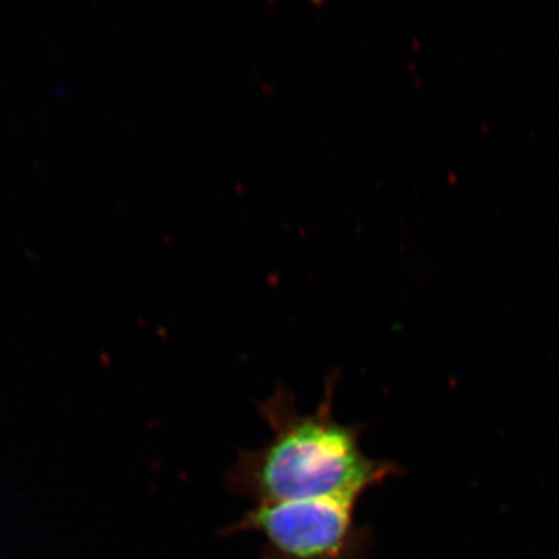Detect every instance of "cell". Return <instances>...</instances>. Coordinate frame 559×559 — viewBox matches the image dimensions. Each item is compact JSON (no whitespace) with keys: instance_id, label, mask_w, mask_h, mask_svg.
<instances>
[{"instance_id":"6da1fadb","label":"cell","mask_w":559,"mask_h":559,"mask_svg":"<svg viewBox=\"0 0 559 559\" xmlns=\"http://www.w3.org/2000/svg\"><path fill=\"white\" fill-rule=\"evenodd\" d=\"M340 374L326 377L322 400L304 414L288 385H275L257 409L271 437L257 450L238 451L224 473V485L255 506L336 500L358 507L371 488L399 476L400 465L370 457L362 450L364 425L341 421L334 414Z\"/></svg>"},{"instance_id":"7a4b0ae2","label":"cell","mask_w":559,"mask_h":559,"mask_svg":"<svg viewBox=\"0 0 559 559\" xmlns=\"http://www.w3.org/2000/svg\"><path fill=\"white\" fill-rule=\"evenodd\" d=\"M355 513V506L336 500L255 506L221 536L255 533L259 559H369L373 532Z\"/></svg>"}]
</instances>
